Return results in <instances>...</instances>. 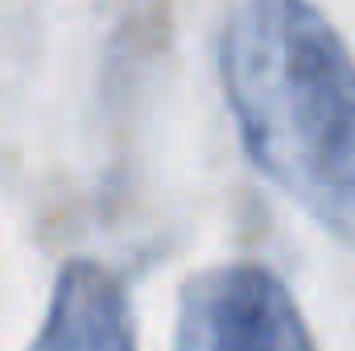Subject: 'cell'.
<instances>
[{
  "label": "cell",
  "instance_id": "obj_1",
  "mask_svg": "<svg viewBox=\"0 0 355 351\" xmlns=\"http://www.w3.org/2000/svg\"><path fill=\"white\" fill-rule=\"evenodd\" d=\"M257 170L355 248V58L310 0H244L219 46Z\"/></svg>",
  "mask_w": 355,
  "mask_h": 351
},
{
  "label": "cell",
  "instance_id": "obj_2",
  "mask_svg": "<svg viewBox=\"0 0 355 351\" xmlns=\"http://www.w3.org/2000/svg\"><path fill=\"white\" fill-rule=\"evenodd\" d=\"M174 351H314V339L272 268L232 261L182 285Z\"/></svg>",
  "mask_w": 355,
  "mask_h": 351
},
{
  "label": "cell",
  "instance_id": "obj_3",
  "mask_svg": "<svg viewBox=\"0 0 355 351\" xmlns=\"http://www.w3.org/2000/svg\"><path fill=\"white\" fill-rule=\"evenodd\" d=\"M29 351H137L124 281L87 257L67 261Z\"/></svg>",
  "mask_w": 355,
  "mask_h": 351
}]
</instances>
